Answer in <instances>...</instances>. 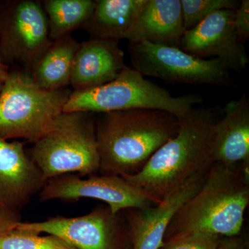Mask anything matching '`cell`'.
Listing matches in <instances>:
<instances>
[{
	"instance_id": "cell-19",
	"label": "cell",
	"mask_w": 249,
	"mask_h": 249,
	"mask_svg": "<svg viewBox=\"0 0 249 249\" xmlns=\"http://www.w3.org/2000/svg\"><path fill=\"white\" fill-rule=\"evenodd\" d=\"M93 0H46L42 6L47 16L49 37L55 41L82 28L92 14Z\"/></svg>"
},
{
	"instance_id": "cell-23",
	"label": "cell",
	"mask_w": 249,
	"mask_h": 249,
	"mask_svg": "<svg viewBox=\"0 0 249 249\" xmlns=\"http://www.w3.org/2000/svg\"><path fill=\"white\" fill-rule=\"evenodd\" d=\"M234 26L237 38L240 42L249 37V1L242 0L235 10Z\"/></svg>"
},
{
	"instance_id": "cell-7",
	"label": "cell",
	"mask_w": 249,
	"mask_h": 249,
	"mask_svg": "<svg viewBox=\"0 0 249 249\" xmlns=\"http://www.w3.org/2000/svg\"><path fill=\"white\" fill-rule=\"evenodd\" d=\"M129 49L132 68L143 76L191 85L236 87L219 59L199 58L178 47L147 42L129 44Z\"/></svg>"
},
{
	"instance_id": "cell-22",
	"label": "cell",
	"mask_w": 249,
	"mask_h": 249,
	"mask_svg": "<svg viewBox=\"0 0 249 249\" xmlns=\"http://www.w3.org/2000/svg\"><path fill=\"white\" fill-rule=\"evenodd\" d=\"M222 236L195 232L163 242L160 249H217Z\"/></svg>"
},
{
	"instance_id": "cell-8",
	"label": "cell",
	"mask_w": 249,
	"mask_h": 249,
	"mask_svg": "<svg viewBox=\"0 0 249 249\" xmlns=\"http://www.w3.org/2000/svg\"><path fill=\"white\" fill-rule=\"evenodd\" d=\"M52 43L42 3L33 0L5 3L0 10V55L6 65L19 64L30 73Z\"/></svg>"
},
{
	"instance_id": "cell-15",
	"label": "cell",
	"mask_w": 249,
	"mask_h": 249,
	"mask_svg": "<svg viewBox=\"0 0 249 249\" xmlns=\"http://www.w3.org/2000/svg\"><path fill=\"white\" fill-rule=\"evenodd\" d=\"M185 31L181 0H146L125 39L181 48Z\"/></svg>"
},
{
	"instance_id": "cell-13",
	"label": "cell",
	"mask_w": 249,
	"mask_h": 249,
	"mask_svg": "<svg viewBox=\"0 0 249 249\" xmlns=\"http://www.w3.org/2000/svg\"><path fill=\"white\" fill-rule=\"evenodd\" d=\"M46 181L24 150V143L0 139V204L19 211L39 194Z\"/></svg>"
},
{
	"instance_id": "cell-6",
	"label": "cell",
	"mask_w": 249,
	"mask_h": 249,
	"mask_svg": "<svg viewBox=\"0 0 249 249\" xmlns=\"http://www.w3.org/2000/svg\"><path fill=\"white\" fill-rule=\"evenodd\" d=\"M71 93L42 89L30 73L9 71L0 96V139L35 143L62 114Z\"/></svg>"
},
{
	"instance_id": "cell-2",
	"label": "cell",
	"mask_w": 249,
	"mask_h": 249,
	"mask_svg": "<svg viewBox=\"0 0 249 249\" xmlns=\"http://www.w3.org/2000/svg\"><path fill=\"white\" fill-rule=\"evenodd\" d=\"M249 160L214 162L199 191L175 214L163 242L195 232L222 237L241 233L249 204Z\"/></svg>"
},
{
	"instance_id": "cell-3",
	"label": "cell",
	"mask_w": 249,
	"mask_h": 249,
	"mask_svg": "<svg viewBox=\"0 0 249 249\" xmlns=\"http://www.w3.org/2000/svg\"><path fill=\"white\" fill-rule=\"evenodd\" d=\"M215 122L211 109L193 108L181 119L178 134L160 147L141 171L123 178L160 203L213 164Z\"/></svg>"
},
{
	"instance_id": "cell-10",
	"label": "cell",
	"mask_w": 249,
	"mask_h": 249,
	"mask_svg": "<svg viewBox=\"0 0 249 249\" xmlns=\"http://www.w3.org/2000/svg\"><path fill=\"white\" fill-rule=\"evenodd\" d=\"M125 227L119 214L98 206L80 217L55 216L42 222H21L16 228L57 236L76 249H121L129 238Z\"/></svg>"
},
{
	"instance_id": "cell-25",
	"label": "cell",
	"mask_w": 249,
	"mask_h": 249,
	"mask_svg": "<svg viewBox=\"0 0 249 249\" xmlns=\"http://www.w3.org/2000/svg\"><path fill=\"white\" fill-rule=\"evenodd\" d=\"M217 249H249L247 237L242 235L222 237Z\"/></svg>"
},
{
	"instance_id": "cell-1",
	"label": "cell",
	"mask_w": 249,
	"mask_h": 249,
	"mask_svg": "<svg viewBox=\"0 0 249 249\" xmlns=\"http://www.w3.org/2000/svg\"><path fill=\"white\" fill-rule=\"evenodd\" d=\"M180 125L177 116L160 109L104 113L96 124L99 171L121 178L138 173Z\"/></svg>"
},
{
	"instance_id": "cell-16",
	"label": "cell",
	"mask_w": 249,
	"mask_h": 249,
	"mask_svg": "<svg viewBox=\"0 0 249 249\" xmlns=\"http://www.w3.org/2000/svg\"><path fill=\"white\" fill-rule=\"evenodd\" d=\"M214 162L235 165L249 160V101L243 94L229 101L214 125Z\"/></svg>"
},
{
	"instance_id": "cell-26",
	"label": "cell",
	"mask_w": 249,
	"mask_h": 249,
	"mask_svg": "<svg viewBox=\"0 0 249 249\" xmlns=\"http://www.w3.org/2000/svg\"><path fill=\"white\" fill-rule=\"evenodd\" d=\"M9 67L3 62L1 55H0V78L6 80L9 76Z\"/></svg>"
},
{
	"instance_id": "cell-20",
	"label": "cell",
	"mask_w": 249,
	"mask_h": 249,
	"mask_svg": "<svg viewBox=\"0 0 249 249\" xmlns=\"http://www.w3.org/2000/svg\"><path fill=\"white\" fill-rule=\"evenodd\" d=\"M25 229H12L0 235V249H76L60 237Z\"/></svg>"
},
{
	"instance_id": "cell-4",
	"label": "cell",
	"mask_w": 249,
	"mask_h": 249,
	"mask_svg": "<svg viewBox=\"0 0 249 249\" xmlns=\"http://www.w3.org/2000/svg\"><path fill=\"white\" fill-rule=\"evenodd\" d=\"M202 101V98L196 95L174 96L168 90L127 66L109 83L72 91L62 112L104 114L129 109H160L181 120Z\"/></svg>"
},
{
	"instance_id": "cell-17",
	"label": "cell",
	"mask_w": 249,
	"mask_h": 249,
	"mask_svg": "<svg viewBox=\"0 0 249 249\" xmlns=\"http://www.w3.org/2000/svg\"><path fill=\"white\" fill-rule=\"evenodd\" d=\"M146 0H98L81 29L93 38L125 39Z\"/></svg>"
},
{
	"instance_id": "cell-18",
	"label": "cell",
	"mask_w": 249,
	"mask_h": 249,
	"mask_svg": "<svg viewBox=\"0 0 249 249\" xmlns=\"http://www.w3.org/2000/svg\"><path fill=\"white\" fill-rule=\"evenodd\" d=\"M80 43L67 36L52 42L31 70L32 79L40 88L57 90L70 85L73 62Z\"/></svg>"
},
{
	"instance_id": "cell-5",
	"label": "cell",
	"mask_w": 249,
	"mask_h": 249,
	"mask_svg": "<svg viewBox=\"0 0 249 249\" xmlns=\"http://www.w3.org/2000/svg\"><path fill=\"white\" fill-rule=\"evenodd\" d=\"M31 158L46 181L68 174L96 175L100 170V157L92 114L62 112L34 143Z\"/></svg>"
},
{
	"instance_id": "cell-27",
	"label": "cell",
	"mask_w": 249,
	"mask_h": 249,
	"mask_svg": "<svg viewBox=\"0 0 249 249\" xmlns=\"http://www.w3.org/2000/svg\"><path fill=\"white\" fill-rule=\"evenodd\" d=\"M5 80L0 78V96H1V91H2L3 87H4Z\"/></svg>"
},
{
	"instance_id": "cell-14",
	"label": "cell",
	"mask_w": 249,
	"mask_h": 249,
	"mask_svg": "<svg viewBox=\"0 0 249 249\" xmlns=\"http://www.w3.org/2000/svg\"><path fill=\"white\" fill-rule=\"evenodd\" d=\"M119 41L93 38L80 43L70 85L73 91L91 89L116 79L125 68Z\"/></svg>"
},
{
	"instance_id": "cell-9",
	"label": "cell",
	"mask_w": 249,
	"mask_h": 249,
	"mask_svg": "<svg viewBox=\"0 0 249 249\" xmlns=\"http://www.w3.org/2000/svg\"><path fill=\"white\" fill-rule=\"evenodd\" d=\"M38 195L41 201L98 199L106 203L114 214L124 210L145 209L159 204L145 191L114 175H92L88 178L73 174L61 175L47 180Z\"/></svg>"
},
{
	"instance_id": "cell-24",
	"label": "cell",
	"mask_w": 249,
	"mask_h": 249,
	"mask_svg": "<svg viewBox=\"0 0 249 249\" xmlns=\"http://www.w3.org/2000/svg\"><path fill=\"white\" fill-rule=\"evenodd\" d=\"M20 222L19 211L9 209L0 204V235L16 229Z\"/></svg>"
},
{
	"instance_id": "cell-21",
	"label": "cell",
	"mask_w": 249,
	"mask_h": 249,
	"mask_svg": "<svg viewBox=\"0 0 249 249\" xmlns=\"http://www.w3.org/2000/svg\"><path fill=\"white\" fill-rule=\"evenodd\" d=\"M185 31L191 30L210 15L221 10H236V0H181Z\"/></svg>"
},
{
	"instance_id": "cell-11",
	"label": "cell",
	"mask_w": 249,
	"mask_h": 249,
	"mask_svg": "<svg viewBox=\"0 0 249 249\" xmlns=\"http://www.w3.org/2000/svg\"><path fill=\"white\" fill-rule=\"evenodd\" d=\"M235 14V10H221L210 15L185 31L181 49L197 58L219 59L229 70L243 71L249 58L236 34Z\"/></svg>"
},
{
	"instance_id": "cell-12",
	"label": "cell",
	"mask_w": 249,
	"mask_h": 249,
	"mask_svg": "<svg viewBox=\"0 0 249 249\" xmlns=\"http://www.w3.org/2000/svg\"><path fill=\"white\" fill-rule=\"evenodd\" d=\"M210 168L170 192L159 204L129 210L127 227L132 249H160L163 246L165 232L175 214L199 191Z\"/></svg>"
}]
</instances>
